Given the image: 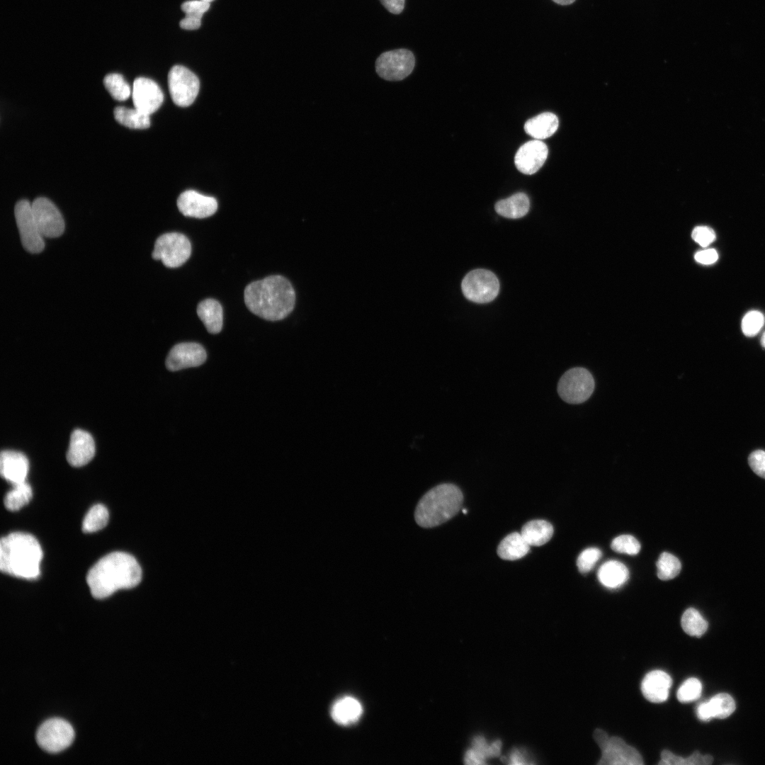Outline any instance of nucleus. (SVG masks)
Masks as SVG:
<instances>
[{
	"label": "nucleus",
	"instance_id": "nucleus-1",
	"mask_svg": "<svg viewBox=\"0 0 765 765\" xmlns=\"http://www.w3.org/2000/svg\"><path fill=\"white\" fill-rule=\"evenodd\" d=\"M141 579L142 570L137 560L118 551L101 558L86 575L91 595L98 599L107 598L121 589L133 588Z\"/></svg>",
	"mask_w": 765,
	"mask_h": 765
},
{
	"label": "nucleus",
	"instance_id": "nucleus-2",
	"mask_svg": "<svg viewBox=\"0 0 765 765\" xmlns=\"http://www.w3.org/2000/svg\"><path fill=\"white\" fill-rule=\"evenodd\" d=\"M244 298L246 306L253 314L268 321L284 319L293 310L295 304L292 284L279 275L248 284Z\"/></svg>",
	"mask_w": 765,
	"mask_h": 765
},
{
	"label": "nucleus",
	"instance_id": "nucleus-3",
	"mask_svg": "<svg viewBox=\"0 0 765 765\" xmlns=\"http://www.w3.org/2000/svg\"><path fill=\"white\" fill-rule=\"evenodd\" d=\"M42 550L31 534L13 532L0 541V569L3 573L27 579H37Z\"/></svg>",
	"mask_w": 765,
	"mask_h": 765
},
{
	"label": "nucleus",
	"instance_id": "nucleus-4",
	"mask_svg": "<svg viewBox=\"0 0 765 765\" xmlns=\"http://www.w3.org/2000/svg\"><path fill=\"white\" fill-rule=\"evenodd\" d=\"M463 500L461 490L450 483L438 484L428 491L416 507L414 518L423 528H432L447 521L460 510Z\"/></svg>",
	"mask_w": 765,
	"mask_h": 765
},
{
	"label": "nucleus",
	"instance_id": "nucleus-5",
	"mask_svg": "<svg viewBox=\"0 0 765 765\" xmlns=\"http://www.w3.org/2000/svg\"><path fill=\"white\" fill-rule=\"evenodd\" d=\"M594 379L586 368L576 367L567 370L557 384V392L562 400L569 404H580L586 401L594 390Z\"/></svg>",
	"mask_w": 765,
	"mask_h": 765
},
{
	"label": "nucleus",
	"instance_id": "nucleus-6",
	"mask_svg": "<svg viewBox=\"0 0 765 765\" xmlns=\"http://www.w3.org/2000/svg\"><path fill=\"white\" fill-rule=\"evenodd\" d=\"M191 254V244L186 236L178 232H169L157 239L152 258L161 260L168 268H177L188 259Z\"/></svg>",
	"mask_w": 765,
	"mask_h": 765
},
{
	"label": "nucleus",
	"instance_id": "nucleus-7",
	"mask_svg": "<svg viewBox=\"0 0 765 765\" xmlns=\"http://www.w3.org/2000/svg\"><path fill=\"white\" fill-rule=\"evenodd\" d=\"M74 738L72 725L61 718H51L38 727L36 732L38 744L49 753H58L71 745Z\"/></svg>",
	"mask_w": 765,
	"mask_h": 765
},
{
	"label": "nucleus",
	"instance_id": "nucleus-8",
	"mask_svg": "<svg viewBox=\"0 0 765 765\" xmlns=\"http://www.w3.org/2000/svg\"><path fill=\"white\" fill-rule=\"evenodd\" d=\"M465 297L477 303H487L498 295L499 283L497 276L485 269H475L469 272L461 284Z\"/></svg>",
	"mask_w": 765,
	"mask_h": 765
},
{
	"label": "nucleus",
	"instance_id": "nucleus-9",
	"mask_svg": "<svg viewBox=\"0 0 765 765\" xmlns=\"http://www.w3.org/2000/svg\"><path fill=\"white\" fill-rule=\"evenodd\" d=\"M414 65V56L410 50L397 49L382 53L375 61V71L380 77L396 81L408 76Z\"/></svg>",
	"mask_w": 765,
	"mask_h": 765
},
{
	"label": "nucleus",
	"instance_id": "nucleus-10",
	"mask_svg": "<svg viewBox=\"0 0 765 765\" xmlns=\"http://www.w3.org/2000/svg\"><path fill=\"white\" fill-rule=\"evenodd\" d=\"M168 84L174 103L181 107L191 105L196 98L200 88L197 76L181 65L171 67L168 74Z\"/></svg>",
	"mask_w": 765,
	"mask_h": 765
},
{
	"label": "nucleus",
	"instance_id": "nucleus-11",
	"mask_svg": "<svg viewBox=\"0 0 765 765\" xmlns=\"http://www.w3.org/2000/svg\"><path fill=\"white\" fill-rule=\"evenodd\" d=\"M14 215L23 246L32 254L41 252L45 242L33 215L32 203L27 200H19L15 205Z\"/></svg>",
	"mask_w": 765,
	"mask_h": 765
},
{
	"label": "nucleus",
	"instance_id": "nucleus-12",
	"mask_svg": "<svg viewBox=\"0 0 765 765\" xmlns=\"http://www.w3.org/2000/svg\"><path fill=\"white\" fill-rule=\"evenodd\" d=\"M33 215L43 237L54 238L62 235L64 222L55 205L47 198H37L32 203Z\"/></svg>",
	"mask_w": 765,
	"mask_h": 765
},
{
	"label": "nucleus",
	"instance_id": "nucleus-13",
	"mask_svg": "<svg viewBox=\"0 0 765 765\" xmlns=\"http://www.w3.org/2000/svg\"><path fill=\"white\" fill-rule=\"evenodd\" d=\"M602 755L599 765H642V758L639 752L626 744L620 737H608L599 746Z\"/></svg>",
	"mask_w": 765,
	"mask_h": 765
},
{
	"label": "nucleus",
	"instance_id": "nucleus-14",
	"mask_svg": "<svg viewBox=\"0 0 765 765\" xmlns=\"http://www.w3.org/2000/svg\"><path fill=\"white\" fill-rule=\"evenodd\" d=\"M132 98L135 108L150 115L162 106L164 94L154 81L141 76L133 82Z\"/></svg>",
	"mask_w": 765,
	"mask_h": 765
},
{
	"label": "nucleus",
	"instance_id": "nucleus-15",
	"mask_svg": "<svg viewBox=\"0 0 765 765\" xmlns=\"http://www.w3.org/2000/svg\"><path fill=\"white\" fill-rule=\"evenodd\" d=\"M206 358L205 350L200 344L196 342L180 343L169 351L166 366L170 371H177L199 366L205 361Z\"/></svg>",
	"mask_w": 765,
	"mask_h": 765
},
{
	"label": "nucleus",
	"instance_id": "nucleus-16",
	"mask_svg": "<svg viewBox=\"0 0 765 765\" xmlns=\"http://www.w3.org/2000/svg\"><path fill=\"white\" fill-rule=\"evenodd\" d=\"M548 154V149L543 142L539 140H531L519 147L514 157V163L519 171L531 175L542 167Z\"/></svg>",
	"mask_w": 765,
	"mask_h": 765
},
{
	"label": "nucleus",
	"instance_id": "nucleus-17",
	"mask_svg": "<svg viewBox=\"0 0 765 765\" xmlns=\"http://www.w3.org/2000/svg\"><path fill=\"white\" fill-rule=\"evenodd\" d=\"M177 207L184 216L205 218L217 211V202L213 197L202 195L193 190H188L178 197Z\"/></svg>",
	"mask_w": 765,
	"mask_h": 765
},
{
	"label": "nucleus",
	"instance_id": "nucleus-18",
	"mask_svg": "<svg viewBox=\"0 0 765 765\" xmlns=\"http://www.w3.org/2000/svg\"><path fill=\"white\" fill-rule=\"evenodd\" d=\"M95 443L86 431L75 429L71 434L67 453V462L73 467H81L90 462L95 455Z\"/></svg>",
	"mask_w": 765,
	"mask_h": 765
},
{
	"label": "nucleus",
	"instance_id": "nucleus-19",
	"mask_svg": "<svg viewBox=\"0 0 765 765\" xmlns=\"http://www.w3.org/2000/svg\"><path fill=\"white\" fill-rule=\"evenodd\" d=\"M29 463L26 456L18 451L4 450L0 456L1 477L12 485L26 481Z\"/></svg>",
	"mask_w": 765,
	"mask_h": 765
},
{
	"label": "nucleus",
	"instance_id": "nucleus-20",
	"mask_svg": "<svg viewBox=\"0 0 765 765\" xmlns=\"http://www.w3.org/2000/svg\"><path fill=\"white\" fill-rule=\"evenodd\" d=\"M672 684V678L668 674L662 670H654L642 679L641 691L649 701L662 703L667 699Z\"/></svg>",
	"mask_w": 765,
	"mask_h": 765
},
{
	"label": "nucleus",
	"instance_id": "nucleus-21",
	"mask_svg": "<svg viewBox=\"0 0 765 765\" xmlns=\"http://www.w3.org/2000/svg\"><path fill=\"white\" fill-rule=\"evenodd\" d=\"M196 311L209 333L215 334L222 330L223 312L217 300L211 298L202 300L198 305Z\"/></svg>",
	"mask_w": 765,
	"mask_h": 765
},
{
	"label": "nucleus",
	"instance_id": "nucleus-22",
	"mask_svg": "<svg viewBox=\"0 0 765 765\" xmlns=\"http://www.w3.org/2000/svg\"><path fill=\"white\" fill-rule=\"evenodd\" d=\"M363 708L358 700L345 696L337 700L333 705L331 715L338 724L348 725L355 723L361 716Z\"/></svg>",
	"mask_w": 765,
	"mask_h": 765
},
{
	"label": "nucleus",
	"instance_id": "nucleus-23",
	"mask_svg": "<svg viewBox=\"0 0 765 765\" xmlns=\"http://www.w3.org/2000/svg\"><path fill=\"white\" fill-rule=\"evenodd\" d=\"M557 117L552 113H542L529 120L524 125L526 132L535 138L543 140L552 136L557 130Z\"/></svg>",
	"mask_w": 765,
	"mask_h": 765
},
{
	"label": "nucleus",
	"instance_id": "nucleus-24",
	"mask_svg": "<svg viewBox=\"0 0 765 765\" xmlns=\"http://www.w3.org/2000/svg\"><path fill=\"white\" fill-rule=\"evenodd\" d=\"M597 577L603 586L608 589H617L628 581L629 571L622 562L608 560L599 567Z\"/></svg>",
	"mask_w": 765,
	"mask_h": 765
},
{
	"label": "nucleus",
	"instance_id": "nucleus-25",
	"mask_svg": "<svg viewBox=\"0 0 765 765\" xmlns=\"http://www.w3.org/2000/svg\"><path fill=\"white\" fill-rule=\"evenodd\" d=\"M530 208L528 196L518 193L498 201L494 206L496 212L506 218L517 219L527 214Z\"/></svg>",
	"mask_w": 765,
	"mask_h": 765
},
{
	"label": "nucleus",
	"instance_id": "nucleus-26",
	"mask_svg": "<svg viewBox=\"0 0 765 765\" xmlns=\"http://www.w3.org/2000/svg\"><path fill=\"white\" fill-rule=\"evenodd\" d=\"M530 545L521 533L514 532L506 536L499 544L497 554L503 560H516L524 557Z\"/></svg>",
	"mask_w": 765,
	"mask_h": 765
},
{
	"label": "nucleus",
	"instance_id": "nucleus-27",
	"mask_svg": "<svg viewBox=\"0 0 765 765\" xmlns=\"http://www.w3.org/2000/svg\"><path fill=\"white\" fill-rule=\"evenodd\" d=\"M521 534L530 546H540L550 540L553 527L546 521L533 520L523 526Z\"/></svg>",
	"mask_w": 765,
	"mask_h": 765
},
{
	"label": "nucleus",
	"instance_id": "nucleus-28",
	"mask_svg": "<svg viewBox=\"0 0 765 765\" xmlns=\"http://www.w3.org/2000/svg\"><path fill=\"white\" fill-rule=\"evenodd\" d=\"M115 119L121 125L132 129H145L150 125L149 115L137 108L116 107L113 111Z\"/></svg>",
	"mask_w": 765,
	"mask_h": 765
},
{
	"label": "nucleus",
	"instance_id": "nucleus-29",
	"mask_svg": "<svg viewBox=\"0 0 765 765\" xmlns=\"http://www.w3.org/2000/svg\"><path fill=\"white\" fill-rule=\"evenodd\" d=\"M33 492L30 484L26 481L13 485L6 494L4 503L5 507L9 511H18L26 505L32 499Z\"/></svg>",
	"mask_w": 765,
	"mask_h": 765
},
{
	"label": "nucleus",
	"instance_id": "nucleus-30",
	"mask_svg": "<svg viewBox=\"0 0 765 765\" xmlns=\"http://www.w3.org/2000/svg\"><path fill=\"white\" fill-rule=\"evenodd\" d=\"M109 518L108 511L103 504L94 505L86 513L82 522L84 533H94L104 528Z\"/></svg>",
	"mask_w": 765,
	"mask_h": 765
},
{
	"label": "nucleus",
	"instance_id": "nucleus-31",
	"mask_svg": "<svg viewBox=\"0 0 765 765\" xmlns=\"http://www.w3.org/2000/svg\"><path fill=\"white\" fill-rule=\"evenodd\" d=\"M681 624L686 633L697 638L701 637L708 629V622L699 611L693 608H689L684 611Z\"/></svg>",
	"mask_w": 765,
	"mask_h": 765
},
{
	"label": "nucleus",
	"instance_id": "nucleus-32",
	"mask_svg": "<svg viewBox=\"0 0 765 765\" xmlns=\"http://www.w3.org/2000/svg\"><path fill=\"white\" fill-rule=\"evenodd\" d=\"M713 761L712 756L709 754L701 755L699 752L696 751L687 758H683L681 756L674 754L672 752L664 749L661 754V760L658 762V764L662 765H698V764H710Z\"/></svg>",
	"mask_w": 765,
	"mask_h": 765
},
{
	"label": "nucleus",
	"instance_id": "nucleus-33",
	"mask_svg": "<svg viewBox=\"0 0 765 765\" xmlns=\"http://www.w3.org/2000/svg\"><path fill=\"white\" fill-rule=\"evenodd\" d=\"M103 84L110 96L117 101H125L132 94V89L123 75L118 73L107 74Z\"/></svg>",
	"mask_w": 765,
	"mask_h": 765
},
{
	"label": "nucleus",
	"instance_id": "nucleus-34",
	"mask_svg": "<svg viewBox=\"0 0 765 765\" xmlns=\"http://www.w3.org/2000/svg\"><path fill=\"white\" fill-rule=\"evenodd\" d=\"M656 565L659 579L664 581L676 577L681 569L680 560L676 556L667 552L659 555Z\"/></svg>",
	"mask_w": 765,
	"mask_h": 765
},
{
	"label": "nucleus",
	"instance_id": "nucleus-35",
	"mask_svg": "<svg viewBox=\"0 0 765 765\" xmlns=\"http://www.w3.org/2000/svg\"><path fill=\"white\" fill-rule=\"evenodd\" d=\"M713 718L723 719L730 716L735 710V703L731 696L722 693L713 696L709 701Z\"/></svg>",
	"mask_w": 765,
	"mask_h": 765
},
{
	"label": "nucleus",
	"instance_id": "nucleus-36",
	"mask_svg": "<svg viewBox=\"0 0 765 765\" xmlns=\"http://www.w3.org/2000/svg\"><path fill=\"white\" fill-rule=\"evenodd\" d=\"M702 692V684L696 678L686 679L677 691V698L681 703H688L698 699Z\"/></svg>",
	"mask_w": 765,
	"mask_h": 765
},
{
	"label": "nucleus",
	"instance_id": "nucleus-37",
	"mask_svg": "<svg viewBox=\"0 0 765 765\" xmlns=\"http://www.w3.org/2000/svg\"><path fill=\"white\" fill-rule=\"evenodd\" d=\"M611 549L619 553L637 555L640 550V543L633 536L621 535L615 538L611 544Z\"/></svg>",
	"mask_w": 765,
	"mask_h": 765
},
{
	"label": "nucleus",
	"instance_id": "nucleus-38",
	"mask_svg": "<svg viewBox=\"0 0 765 765\" xmlns=\"http://www.w3.org/2000/svg\"><path fill=\"white\" fill-rule=\"evenodd\" d=\"M764 324V317L759 311H750L747 312L742 321V330L744 335L753 336L762 328Z\"/></svg>",
	"mask_w": 765,
	"mask_h": 765
},
{
	"label": "nucleus",
	"instance_id": "nucleus-39",
	"mask_svg": "<svg viewBox=\"0 0 765 765\" xmlns=\"http://www.w3.org/2000/svg\"><path fill=\"white\" fill-rule=\"evenodd\" d=\"M602 552L597 548H589L584 550L578 556L577 565L582 574L589 572L601 557Z\"/></svg>",
	"mask_w": 765,
	"mask_h": 765
},
{
	"label": "nucleus",
	"instance_id": "nucleus-40",
	"mask_svg": "<svg viewBox=\"0 0 765 765\" xmlns=\"http://www.w3.org/2000/svg\"><path fill=\"white\" fill-rule=\"evenodd\" d=\"M209 8L210 3L202 0H190L181 5V9L186 13L185 17L200 21L203 15Z\"/></svg>",
	"mask_w": 765,
	"mask_h": 765
},
{
	"label": "nucleus",
	"instance_id": "nucleus-41",
	"mask_svg": "<svg viewBox=\"0 0 765 765\" xmlns=\"http://www.w3.org/2000/svg\"><path fill=\"white\" fill-rule=\"evenodd\" d=\"M693 239L703 247H706L715 239L714 230L706 226L696 227L691 234Z\"/></svg>",
	"mask_w": 765,
	"mask_h": 765
},
{
	"label": "nucleus",
	"instance_id": "nucleus-42",
	"mask_svg": "<svg viewBox=\"0 0 765 765\" xmlns=\"http://www.w3.org/2000/svg\"><path fill=\"white\" fill-rule=\"evenodd\" d=\"M748 462L753 472L765 479V451L757 450L752 452L749 456Z\"/></svg>",
	"mask_w": 765,
	"mask_h": 765
},
{
	"label": "nucleus",
	"instance_id": "nucleus-43",
	"mask_svg": "<svg viewBox=\"0 0 765 765\" xmlns=\"http://www.w3.org/2000/svg\"><path fill=\"white\" fill-rule=\"evenodd\" d=\"M695 260L702 264L708 265L714 264L718 259L717 251L713 249H704L698 251L694 256Z\"/></svg>",
	"mask_w": 765,
	"mask_h": 765
},
{
	"label": "nucleus",
	"instance_id": "nucleus-44",
	"mask_svg": "<svg viewBox=\"0 0 765 765\" xmlns=\"http://www.w3.org/2000/svg\"><path fill=\"white\" fill-rule=\"evenodd\" d=\"M380 1L389 12L399 14L404 9L405 0H380Z\"/></svg>",
	"mask_w": 765,
	"mask_h": 765
},
{
	"label": "nucleus",
	"instance_id": "nucleus-45",
	"mask_svg": "<svg viewBox=\"0 0 765 765\" xmlns=\"http://www.w3.org/2000/svg\"><path fill=\"white\" fill-rule=\"evenodd\" d=\"M697 716L702 721H709L713 718L708 701L702 703L698 706Z\"/></svg>",
	"mask_w": 765,
	"mask_h": 765
},
{
	"label": "nucleus",
	"instance_id": "nucleus-46",
	"mask_svg": "<svg viewBox=\"0 0 765 765\" xmlns=\"http://www.w3.org/2000/svg\"><path fill=\"white\" fill-rule=\"evenodd\" d=\"M200 20L185 17L180 21V26L186 30H196L200 28Z\"/></svg>",
	"mask_w": 765,
	"mask_h": 765
},
{
	"label": "nucleus",
	"instance_id": "nucleus-47",
	"mask_svg": "<svg viewBox=\"0 0 765 765\" xmlns=\"http://www.w3.org/2000/svg\"><path fill=\"white\" fill-rule=\"evenodd\" d=\"M510 764H527L526 758L523 754L518 749H514L510 756Z\"/></svg>",
	"mask_w": 765,
	"mask_h": 765
},
{
	"label": "nucleus",
	"instance_id": "nucleus-48",
	"mask_svg": "<svg viewBox=\"0 0 765 765\" xmlns=\"http://www.w3.org/2000/svg\"><path fill=\"white\" fill-rule=\"evenodd\" d=\"M501 747H502V742L499 740L494 741L490 745V747H489L491 756H499V754L500 753Z\"/></svg>",
	"mask_w": 765,
	"mask_h": 765
},
{
	"label": "nucleus",
	"instance_id": "nucleus-49",
	"mask_svg": "<svg viewBox=\"0 0 765 765\" xmlns=\"http://www.w3.org/2000/svg\"><path fill=\"white\" fill-rule=\"evenodd\" d=\"M555 3L561 5H568L572 4L575 0H552Z\"/></svg>",
	"mask_w": 765,
	"mask_h": 765
},
{
	"label": "nucleus",
	"instance_id": "nucleus-50",
	"mask_svg": "<svg viewBox=\"0 0 765 765\" xmlns=\"http://www.w3.org/2000/svg\"><path fill=\"white\" fill-rule=\"evenodd\" d=\"M761 343L762 346L764 348H765V333L763 334V336L761 337Z\"/></svg>",
	"mask_w": 765,
	"mask_h": 765
},
{
	"label": "nucleus",
	"instance_id": "nucleus-51",
	"mask_svg": "<svg viewBox=\"0 0 765 765\" xmlns=\"http://www.w3.org/2000/svg\"><path fill=\"white\" fill-rule=\"evenodd\" d=\"M202 1H205V2H208V3H210V2H211V1H212L213 0H202Z\"/></svg>",
	"mask_w": 765,
	"mask_h": 765
},
{
	"label": "nucleus",
	"instance_id": "nucleus-52",
	"mask_svg": "<svg viewBox=\"0 0 765 765\" xmlns=\"http://www.w3.org/2000/svg\"><path fill=\"white\" fill-rule=\"evenodd\" d=\"M463 512L464 514H466V513H467V510H466V509H463Z\"/></svg>",
	"mask_w": 765,
	"mask_h": 765
}]
</instances>
